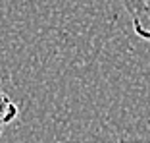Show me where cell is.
Here are the masks:
<instances>
[{
  "instance_id": "1",
  "label": "cell",
  "mask_w": 150,
  "mask_h": 143,
  "mask_svg": "<svg viewBox=\"0 0 150 143\" xmlns=\"http://www.w3.org/2000/svg\"><path fill=\"white\" fill-rule=\"evenodd\" d=\"M123 6L131 16L135 33L150 41V0H123Z\"/></svg>"
},
{
  "instance_id": "2",
  "label": "cell",
  "mask_w": 150,
  "mask_h": 143,
  "mask_svg": "<svg viewBox=\"0 0 150 143\" xmlns=\"http://www.w3.org/2000/svg\"><path fill=\"white\" fill-rule=\"evenodd\" d=\"M19 114L18 103L0 87V126H6L10 122H13Z\"/></svg>"
},
{
  "instance_id": "3",
  "label": "cell",
  "mask_w": 150,
  "mask_h": 143,
  "mask_svg": "<svg viewBox=\"0 0 150 143\" xmlns=\"http://www.w3.org/2000/svg\"><path fill=\"white\" fill-rule=\"evenodd\" d=\"M2 130H4V126H0V137H2Z\"/></svg>"
}]
</instances>
